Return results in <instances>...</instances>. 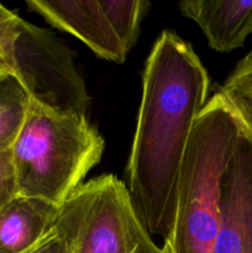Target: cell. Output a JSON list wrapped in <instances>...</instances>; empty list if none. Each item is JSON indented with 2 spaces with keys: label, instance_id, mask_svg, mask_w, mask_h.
<instances>
[{
  "label": "cell",
  "instance_id": "cell-1",
  "mask_svg": "<svg viewBox=\"0 0 252 253\" xmlns=\"http://www.w3.org/2000/svg\"><path fill=\"white\" fill-rule=\"evenodd\" d=\"M208 93V72L192 46L163 31L146 62L126 168L127 190L148 235L166 239L172 230L185 151Z\"/></svg>",
  "mask_w": 252,
  "mask_h": 253
},
{
  "label": "cell",
  "instance_id": "cell-2",
  "mask_svg": "<svg viewBox=\"0 0 252 253\" xmlns=\"http://www.w3.org/2000/svg\"><path fill=\"white\" fill-rule=\"evenodd\" d=\"M244 118L219 90L200 114L183 161L178 204L163 253H214L219 232V183Z\"/></svg>",
  "mask_w": 252,
  "mask_h": 253
},
{
  "label": "cell",
  "instance_id": "cell-3",
  "mask_svg": "<svg viewBox=\"0 0 252 253\" xmlns=\"http://www.w3.org/2000/svg\"><path fill=\"white\" fill-rule=\"evenodd\" d=\"M104 140L86 116L52 111L30 100L11 161L17 194L61 207L100 161Z\"/></svg>",
  "mask_w": 252,
  "mask_h": 253
},
{
  "label": "cell",
  "instance_id": "cell-4",
  "mask_svg": "<svg viewBox=\"0 0 252 253\" xmlns=\"http://www.w3.org/2000/svg\"><path fill=\"white\" fill-rule=\"evenodd\" d=\"M54 226L72 253H133L145 230L127 187L113 174L79 185L59 207Z\"/></svg>",
  "mask_w": 252,
  "mask_h": 253
},
{
  "label": "cell",
  "instance_id": "cell-5",
  "mask_svg": "<svg viewBox=\"0 0 252 253\" xmlns=\"http://www.w3.org/2000/svg\"><path fill=\"white\" fill-rule=\"evenodd\" d=\"M12 76L34 103L59 114L86 116L90 98L72 51L48 30L22 19L12 46Z\"/></svg>",
  "mask_w": 252,
  "mask_h": 253
},
{
  "label": "cell",
  "instance_id": "cell-6",
  "mask_svg": "<svg viewBox=\"0 0 252 253\" xmlns=\"http://www.w3.org/2000/svg\"><path fill=\"white\" fill-rule=\"evenodd\" d=\"M214 253H252V127L244 119L219 183Z\"/></svg>",
  "mask_w": 252,
  "mask_h": 253
},
{
  "label": "cell",
  "instance_id": "cell-7",
  "mask_svg": "<svg viewBox=\"0 0 252 253\" xmlns=\"http://www.w3.org/2000/svg\"><path fill=\"white\" fill-rule=\"evenodd\" d=\"M26 5L57 29L73 35L96 56L123 63L126 52L114 34L99 1L29 0Z\"/></svg>",
  "mask_w": 252,
  "mask_h": 253
},
{
  "label": "cell",
  "instance_id": "cell-8",
  "mask_svg": "<svg viewBox=\"0 0 252 253\" xmlns=\"http://www.w3.org/2000/svg\"><path fill=\"white\" fill-rule=\"evenodd\" d=\"M180 12L197 22L208 43L216 52H231L252 32V1L184 0Z\"/></svg>",
  "mask_w": 252,
  "mask_h": 253
},
{
  "label": "cell",
  "instance_id": "cell-9",
  "mask_svg": "<svg viewBox=\"0 0 252 253\" xmlns=\"http://www.w3.org/2000/svg\"><path fill=\"white\" fill-rule=\"evenodd\" d=\"M59 207L19 195L0 209V253H25L56 224Z\"/></svg>",
  "mask_w": 252,
  "mask_h": 253
},
{
  "label": "cell",
  "instance_id": "cell-10",
  "mask_svg": "<svg viewBox=\"0 0 252 253\" xmlns=\"http://www.w3.org/2000/svg\"><path fill=\"white\" fill-rule=\"evenodd\" d=\"M30 98L12 74L0 76V152L11 150L29 110Z\"/></svg>",
  "mask_w": 252,
  "mask_h": 253
},
{
  "label": "cell",
  "instance_id": "cell-11",
  "mask_svg": "<svg viewBox=\"0 0 252 253\" xmlns=\"http://www.w3.org/2000/svg\"><path fill=\"white\" fill-rule=\"evenodd\" d=\"M99 2L114 34L127 53L137 40L141 20L147 12L150 2L145 0H104Z\"/></svg>",
  "mask_w": 252,
  "mask_h": 253
},
{
  "label": "cell",
  "instance_id": "cell-12",
  "mask_svg": "<svg viewBox=\"0 0 252 253\" xmlns=\"http://www.w3.org/2000/svg\"><path fill=\"white\" fill-rule=\"evenodd\" d=\"M219 91L252 127V49L235 66Z\"/></svg>",
  "mask_w": 252,
  "mask_h": 253
},
{
  "label": "cell",
  "instance_id": "cell-13",
  "mask_svg": "<svg viewBox=\"0 0 252 253\" xmlns=\"http://www.w3.org/2000/svg\"><path fill=\"white\" fill-rule=\"evenodd\" d=\"M20 19L0 4V76L12 74V46Z\"/></svg>",
  "mask_w": 252,
  "mask_h": 253
},
{
  "label": "cell",
  "instance_id": "cell-14",
  "mask_svg": "<svg viewBox=\"0 0 252 253\" xmlns=\"http://www.w3.org/2000/svg\"><path fill=\"white\" fill-rule=\"evenodd\" d=\"M17 195L11 152H0V209Z\"/></svg>",
  "mask_w": 252,
  "mask_h": 253
},
{
  "label": "cell",
  "instance_id": "cell-15",
  "mask_svg": "<svg viewBox=\"0 0 252 253\" xmlns=\"http://www.w3.org/2000/svg\"><path fill=\"white\" fill-rule=\"evenodd\" d=\"M25 253H72V251L62 232L53 226L43 240Z\"/></svg>",
  "mask_w": 252,
  "mask_h": 253
},
{
  "label": "cell",
  "instance_id": "cell-16",
  "mask_svg": "<svg viewBox=\"0 0 252 253\" xmlns=\"http://www.w3.org/2000/svg\"><path fill=\"white\" fill-rule=\"evenodd\" d=\"M133 253H163V251L161 247H158L157 245L152 241L150 235H148L145 230V231L141 234L140 241H138L137 247H136Z\"/></svg>",
  "mask_w": 252,
  "mask_h": 253
}]
</instances>
